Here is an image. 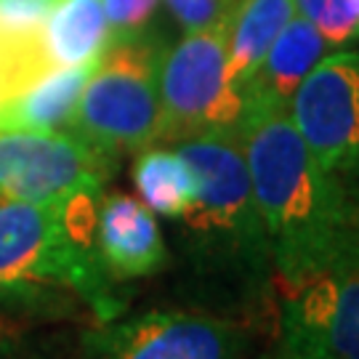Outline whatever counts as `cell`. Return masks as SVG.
I'll use <instances>...</instances> for the list:
<instances>
[{
    "mask_svg": "<svg viewBox=\"0 0 359 359\" xmlns=\"http://www.w3.org/2000/svg\"><path fill=\"white\" fill-rule=\"evenodd\" d=\"M240 144L269 234L277 293L357 253L359 208L317 163L287 109L248 107Z\"/></svg>",
    "mask_w": 359,
    "mask_h": 359,
    "instance_id": "obj_1",
    "label": "cell"
},
{
    "mask_svg": "<svg viewBox=\"0 0 359 359\" xmlns=\"http://www.w3.org/2000/svg\"><path fill=\"white\" fill-rule=\"evenodd\" d=\"M197 173V200L179 218L189 287L203 311L245 322L277 298L269 234L258 210L240 133L173 144Z\"/></svg>",
    "mask_w": 359,
    "mask_h": 359,
    "instance_id": "obj_2",
    "label": "cell"
},
{
    "mask_svg": "<svg viewBox=\"0 0 359 359\" xmlns=\"http://www.w3.org/2000/svg\"><path fill=\"white\" fill-rule=\"evenodd\" d=\"M0 203V304L35 314L86 309L93 322L126 314V298L99 261L96 203Z\"/></svg>",
    "mask_w": 359,
    "mask_h": 359,
    "instance_id": "obj_3",
    "label": "cell"
},
{
    "mask_svg": "<svg viewBox=\"0 0 359 359\" xmlns=\"http://www.w3.org/2000/svg\"><path fill=\"white\" fill-rule=\"evenodd\" d=\"M165 48L152 32L112 43L77 99L69 130L117 160L160 144V62Z\"/></svg>",
    "mask_w": 359,
    "mask_h": 359,
    "instance_id": "obj_4",
    "label": "cell"
},
{
    "mask_svg": "<svg viewBox=\"0 0 359 359\" xmlns=\"http://www.w3.org/2000/svg\"><path fill=\"white\" fill-rule=\"evenodd\" d=\"M231 19L184 32L160 62V144H179L210 133H240L245 93L229 80Z\"/></svg>",
    "mask_w": 359,
    "mask_h": 359,
    "instance_id": "obj_5",
    "label": "cell"
},
{
    "mask_svg": "<svg viewBox=\"0 0 359 359\" xmlns=\"http://www.w3.org/2000/svg\"><path fill=\"white\" fill-rule=\"evenodd\" d=\"M245 322L203 309H147L93 322L80 359H245Z\"/></svg>",
    "mask_w": 359,
    "mask_h": 359,
    "instance_id": "obj_6",
    "label": "cell"
},
{
    "mask_svg": "<svg viewBox=\"0 0 359 359\" xmlns=\"http://www.w3.org/2000/svg\"><path fill=\"white\" fill-rule=\"evenodd\" d=\"M117 163L72 130H0V203L102 194Z\"/></svg>",
    "mask_w": 359,
    "mask_h": 359,
    "instance_id": "obj_7",
    "label": "cell"
},
{
    "mask_svg": "<svg viewBox=\"0 0 359 359\" xmlns=\"http://www.w3.org/2000/svg\"><path fill=\"white\" fill-rule=\"evenodd\" d=\"M287 117L359 208V48L325 56L293 93Z\"/></svg>",
    "mask_w": 359,
    "mask_h": 359,
    "instance_id": "obj_8",
    "label": "cell"
},
{
    "mask_svg": "<svg viewBox=\"0 0 359 359\" xmlns=\"http://www.w3.org/2000/svg\"><path fill=\"white\" fill-rule=\"evenodd\" d=\"M274 346L320 359H359V250L277 293Z\"/></svg>",
    "mask_w": 359,
    "mask_h": 359,
    "instance_id": "obj_9",
    "label": "cell"
},
{
    "mask_svg": "<svg viewBox=\"0 0 359 359\" xmlns=\"http://www.w3.org/2000/svg\"><path fill=\"white\" fill-rule=\"evenodd\" d=\"M93 243L99 261L115 283L154 277L170 266V253L157 218L130 194L102 192L96 203Z\"/></svg>",
    "mask_w": 359,
    "mask_h": 359,
    "instance_id": "obj_10",
    "label": "cell"
},
{
    "mask_svg": "<svg viewBox=\"0 0 359 359\" xmlns=\"http://www.w3.org/2000/svg\"><path fill=\"white\" fill-rule=\"evenodd\" d=\"M327 40L314 29V25L301 13H293L269 46V51L264 53L261 65L245 88L248 107L287 109L298 86L327 56Z\"/></svg>",
    "mask_w": 359,
    "mask_h": 359,
    "instance_id": "obj_11",
    "label": "cell"
},
{
    "mask_svg": "<svg viewBox=\"0 0 359 359\" xmlns=\"http://www.w3.org/2000/svg\"><path fill=\"white\" fill-rule=\"evenodd\" d=\"M93 67H59L32 80L0 107V130H69Z\"/></svg>",
    "mask_w": 359,
    "mask_h": 359,
    "instance_id": "obj_12",
    "label": "cell"
},
{
    "mask_svg": "<svg viewBox=\"0 0 359 359\" xmlns=\"http://www.w3.org/2000/svg\"><path fill=\"white\" fill-rule=\"evenodd\" d=\"M40 43L53 69L96 65L112 46L104 0H51Z\"/></svg>",
    "mask_w": 359,
    "mask_h": 359,
    "instance_id": "obj_13",
    "label": "cell"
},
{
    "mask_svg": "<svg viewBox=\"0 0 359 359\" xmlns=\"http://www.w3.org/2000/svg\"><path fill=\"white\" fill-rule=\"evenodd\" d=\"M133 187L154 216L179 221L197 200V173L173 144H152L133 160Z\"/></svg>",
    "mask_w": 359,
    "mask_h": 359,
    "instance_id": "obj_14",
    "label": "cell"
},
{
    "mask_svg": "<svg viewBox=\"0 0 359 359\" xmlns=\"http://www.w3.org/2000/svg\"><path fill=\"white\" fill-rule=\"evenodd\" d=\"M295 13V0H243L231 16L229 27V80L234 88L245 93L264 53L269 51L290 16ZM248 104V102H245Z\"/></svg>",
    "mask_w": 359,
    "mask_h": 359,
    "instance_id": "obj_15",
    "label": "cell"
},
{
    "mask_svg": "<svg viewBox=\"0 0 359 359\" xmlns=\"http://www.w3.org/2000/svg\"><path fill=\"white\" fill-rule=\"evenodd\" d=\"M295 13L309 19L330 48L359 40V0H295Z\"/></svg>",
    "mask_w": 359,
    "mask_h": 359,
    "instance_id": "obj_16",
    "label": "cell"
},
{
    "mask_svg": "<svg viewBox=\"0 0 359 359\" xmlns=\"http://www.w3.org/2000/svg\"><path fill=\"white\" fill-rule=\"evenodd\" d=\"M160 3L163 0H104L112 43L147 35Z\"/></svg>",
    "mask_w": 359,
    "mask_h": 359,
    "instance_id": "obj_17",
    "label": "cell"
},
{
    "mask_svg": "<svg viewBox=\"0 0 359 359\" xmlns=\"http://www.w3.org/2000/svg\"><path fill=\"white\" fill-rule=\"evenodd\" d=\"M243 0H165L168 11L184 32L226 22Z\"/></svg>",
    "mask_w": 359,
    "mask_h": 359,
    "instance_id": "obj_18",
    "label": "cell"
},
{
    "mask_svg": "<svg viewBox=\"0 0 359 359\" xmlns=\"http://www.w3.org/2000/svg\"><path fill=\"white\" fill-rule=\"evenodd\" d=\"M16 93H19V80L11 72V67L0 59V107L8 102L11 96H16Z\"/></svg>",
    "mask_w": 359,
    "mask_h": 359,
    "instance_id": "obj_19",
    "label": "cell"
},
{
    "mask_svg": "<svg viewBox=\"0 0 359 359\" xmlns=\"http://www.w3.org/2000/svg\"><path fill=\"white\" fill-rule=\"evenodd\" d=\"M261 359H320V357H309V354H298V351H287V348H283V346H274Z\"/></svg>",
    "mask_w": 359,
    "mask_h": 359,
    "instance_id": "obj_20",
    "label": "cell"
},
{
    "mask_svg": "<svg viewBox=\"0 0 359 359\" xmlns=\"http://www.w3.org/2000/svg\"><path fill=\"white\" fill-rule=\"evenodd\" d=\"M0 359H11V344L6 341L3 333H0Z\"/></svg>",
    "mask_w": 359,
    "mask_h": 359,
    "instance_id": "obj_21",
    "label": "cell"
}]
</instances>
